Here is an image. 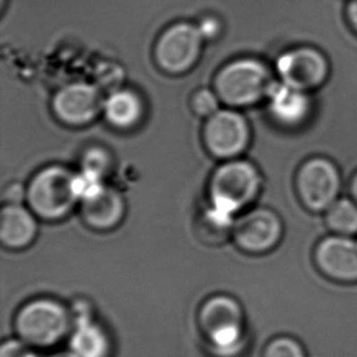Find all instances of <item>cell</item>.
I'll return each instance as SVG.
<instances>
[{"instance_id": "1", "label": "cell", "mask_w": 357, "mask_h": 357, "mask_svg": "<svg viewBox=\"0 0 357 357\" xmlns=\"http://www.w3.org/2000/svg\"><path fill=\"white\" fill-rule=\"evenodd\" d=\"M14 333L31 348L53 349L73 332L70 307L52 298H38L22 305L15 314Z\"/></svg>"}, {"instance_id": "2", "label": "cell", "mask_w": 357, "mask_h": 357, "mask_svg": "<svg viewBox=\"0 0 357 357\" xmlns=\"http://www.w3.org/2000/svg\"><path fill=\"white\" fill-rule=\"evenodd\" d=\"M198 328L208 348L222 356L233 355L244 345V310L231 295L210 296L199 309Z\"/></svg>"}, {"instance_id": "3", "label": "cell", "mask_w": 357, "mask_h": 357, "mask_svg": "<svg viewBox=\"0 0 357 357\" xmlns=\"http://www.w3.org/2000/svg\"><path fill=\"white\" fill-rule=\"evenodd\" d=\"M275 81L270 68L254 58L236 59L223 65L213 79V91L229 107H245L267 99Z\"/></svg>"}, {"instance_id": "4", "label": "cell", "mask_w": 357, "mask_h": 357, "mask_svg": "<svg viewBox=\"0 0 357 357\" xmlns=\"http://www.w3.org/2000/svg\"><path fill=\"white\" fill-rule=\"evenodd\" d=\"M260 188L261 176L255 165L245 160H227L210 179L211 206L236 216L255 200Z\"/></svg>"}, {"instance_id": "5", "label": "cell", "mask_w": 357, "mask_h": 357, "mask_svg": "<svg viewBox=\"0 0 357 357\" xmlns=\"http://www.w3.org/2000/svg\"><path fill=\"white\" fill-rule=\"evenodd\" d=\"M73 177L70 169L52 165L34 174L27 185L29 210L47 221L66 218L78 203L73 192Z\"/></svg>"}, {"instance_id": "6", "label": "cell", "mask_w": 357, "mask_h": 357, "mask_svg": "<svg viewBox=\"0 0 357 357\" xmlns=\"http://www.w3.org/2000/svg\"><path fill=\"white\" fill-rule=\"evenodd\" d=\"M205 39L197 24L178 21L160 33L154 45V60L158 68L174 76L188 73L202 56Z\"/></svg>"}, {"instance_id": "7", "label": "cell", "mask_w": 357, "mask_h": 357, "mask_svg": "<svg viewBox=\"0 0 357 357\" xmlns=\"http://www.w3.org/2000/svg\"><path fill=\"white\" fill-rule=\"evenodd\" d=\"M204 144L218 159H237L250 142V128L239 112L225 109L206 119L203 130Z\"/></svg>"}, {"instance_id": "8", "label": "cell", "mask_w": 357, "mask_h": 357, "mask_svg": "<svg viewBox=\"0 0 357 357\" xmlns=\"http://www.w3.org/2000/svg\"><path fill=\"white\" fill-rule=\"evenodd\" d=\"M280 82L304 92L319 87L328 76L327 59L317 49L296 47L285 50L275 61Z\"/></svg>"}, {"instance_id": "9", "label": "cell", "mask_w": 357, "mask_h": 357, "mask_svg": "<svg viewBox=\"0 0 357 357\" xmlns=\"http://www.w3.org/2000/svg\"><path fill=\"white\" fill-rule=\"evenodd\" d=\"M296 184L305 206L312 211H322L337 202L340 176L328 160L312 159L301 166Z\"/></svg>"}, {"instance_id": "10", "label": "cell", "mask_w": 357, "mask_h": 357, "mask_svg": "<svg viewBox=\"0 0 357 357\" xmlns=\"http://www.w3.org/2000/svg\"><path fill=\"white\" fill-rule=\"evenodd\" d=\"M100 89L86 82L70 83L55 93L52 102L55 116L63 123L79 127L91 123L102 112Z\"/></svg>"}, {"instance_id": "11", "label": "cell", "mask_w": 357, "mask_h": 357, "mask_svg": "<svg viewBox=\"0 0 357 357\" xmlns=\"http://www.w3.org/2000/svg\"><path fill=\"white\" fill-rule=\"evenodd\" d=\"M282 233L280 218L270 208H259L236 220L232 236L241 250L260 254L275 248Z\"/></svg>"}, {"instance_id": "12", "label": "cell", "mask_w": 357, "mask_h": 357, "mask_svg": "<svg viewBox=\"0 0 357 357\" xmlns=\"http://www.w3.org/2000/svg\"><path fill=\"white\" fill-rule=\"evenodd\" d=\"M316 262L324 275L344 282L357 280V241L350 238L331 237L319 243Z\"/></svg>"}, {"instance_id": "13", "label": "cell", "mask_w": 357, "mask_h": 357, "mask_svg": "<svg viewBox=\"0 0 357 357\" xmlns=\"http://www.w3.org/2000/svg\"><path fill=\"white\" fill-rule=\"evenodd\" d=\"M125 202L116 189L104 185L97 194L81 202V213L87 226L97 231L116 227L125 215Z\"/></svg>"}, {"instance_id": "14", "label": "cell", "mask_w": 357, "mask_h": 357, "mask_svg": "<svg viewBox=\"0 0 357 357\" xmlns=\"http://www.w3.org/2000/svg\"><path fill=\"white\" fill-rule=\"evenodd\" d=\"M38 232V223L32 210L22 204H6L0 218V241L1 244L20 250L32 244Z\"/></svg>"}, {"instance_id": "15", "label": "cell", "mask_w": 357, "mask_h": 357, "mask_svg": "<svg viewBox=\"0 0 357 357\" xmlns=\"http://www.w3.org/2000/svg\"><path fill=\"white\" fill-rule=\"evenodd\" d=\"M267 99L271 115L282 125H300L309 116L311 102L304 91L290 87L283 82H275Z\"/></svg>"}, {"instance_id": "16", "label": "cell", "mask_w": 357, "mask_h": 357, "mask_svg": "<svg viewBox=\"0 0 357 357\" xmlns=\"http://www.w3.org/2000/svg\"><path fill=\"white\" fill-rule=\"evenodd\" d=\"M68 350L76 357H112L114 342L107 329L94 319L73 324Z\"/></svg>"}, {"instance_id": "17", "label": "cell", "mask_w": 357, "mask_h": 357, "mask_svg": "<svg viewBox=\"0 0 357 357\" xmlns=\"http://www.w3.org/2000/svg\"><path fill=\"white\" fill-rule=\"evenodd\" d=\"M102 112L112 127L128 130L135 128L144 116V104L133 91L117 88L104 99Z\"/></svg>"}, {"instance_id": "18", "label": "cell", "mask_w": 357, "mask_h": 357, "mask_svg": "<svg viewBox=\"0 0 357 357\" xmlns=\"http://www.w3.org/2000/svg\"><path fill=\"white\" fill-rule=\"evenodd\" d=\"M234 216L223 213L218 208H211L204 211L202 218H199L198 234L200 239L210 244L218 245L226 241L233 234L234 228Z\"/></svg>"}, {"instance_id": "19", "label": "cell", "mask_w": 357, "mask_h": 357, "mask_svg": "<svg viewBox=\"0 0 357 357\" xmlns=\"http://www.w3.org/2000/svg\"><path fill=\"white\" fill-rule=\"evenodd\" d=\"M326 221L334 232L351 236L357 233V205L348 199H340L327 210Z\"/></svg>"}, {"instance_id": "20", "label": "cell", "mask_w": 357, "mask_h": 357, "mask_svg": "<svg viewBox=\"0 0 357 357\" xmlns=\"http://www.w3.org/2000/svg\"><path fill=\"white\" fill-rule=\"evenodd\" d=\"M261 357H306L303 345L288 335L271 339Z\"/></svg>"}, {"instance_id": "21", "label": "cell", "mask_w": 357, "mask_h": 357, "mask_svg": "<svg viewBox=\"0 0 357 357\" xmlns=\"http://www.w3.org/2000/svg\"><path fill=\"white\" fill-rule=\"evenodd\" d=\"M220 98L213 89L200 88L190 98V107L195 115L204 119L213 116L220 110Z\"/></svg>"}, {"instance_id": "22", "label": "cell", "mask_w": 357, "mask_h": 357, "mask_svg": "<svg viewBox=\"0 0 357 357\" xmlns=\"http://www.w3.org/2000/svg\"><path fill=\"white\" fill-rule=\"evenodd\" d=\"M112 160L105 149L100 148H91L88 149L82 158L83 171H87L89 174H96L100 178H104L107 171L110 169Z\"/></svg>"}, {"instance_id": "23", "label": "cell", "mask_w": 357, "mask_h": 357, "mask_svg": "<svg viewBox=\"0 0 357 357\" xmlns=\"http://www.w3.org/2000/svg\"><path fill=\"white\" fill-rule=\"evenodd\" d=\"M0 357H39L37 350L19 338L5 339L0 345Z\"/></svg>"}, {"instance_id": "24", "label": "cell", "mask_w": 357, "mask_h": 357, "mask_svg": "<svg viewBox=\"0 0 357 357\" xmlns=\"http://www.w3.org/2000/svg\"><path fill=\"white\" fill-rule=\"evenodd\" d=\"M199 31L203 36V38L206 40H215L218 39L221 33H222V22L221 20H218L216 16L213 15H206L199 20L198 24Z\"/></svg>"}, {"instance_id": "25", "label": "cell", "mask_w": 357, "mask_h": 357, "mask_svg": "<svg viewBox=\"0 0 357 357\" xmlns=\"http://www.w3.org/2000/svg\"><path fill=\"white\" fill-rule=\"evenodd\" d=\"M3 198L6 204L19 205L27 199V187L20 182H11L5 187Z\"/></svg>"}, {"instance_id": "26", "label": "cell", "mask_w": 357, "mask_h": 357, "mask_svg": "<svg viewBox=\"0 0 357 357\" xmlns=\"http://www.w3.org/2000/svg\"><path fill=\"white\" fill-rule=\"evenodd\" d=\"M347 19L350 27L357 33V0H349L347 4Z\"/></svg>"}, {"instance_id": "27", "label": "cell", "mask_w": 357, "mask_h": 357, "mask_svg": "<svg viewBox=\"0 0 357 357\" xmlns=\"http://www.w3.org/2000/svg\"><path fill=\"white\" fill-rule=\"evenodd\" d=\"M48 357H76L75 355H73L70 350L68 351H61V353H55L52 354L50 356Z\"/></svg>"}, {"instance_id": "28", "label": "cell", "mask_w": 357, "mask_h": 357, "mask_svg": "<svg viewBox=\"0 0 357 357\" xmlns=\"http://www.w3.org/2000/svg\"><path fill=\"white\" fill-rule=\"evenodd\" d=\"M351 192H353L354 198L356 199L357 202V174L354 178L353 184H351Z\"/></svg>"}, {"instance_id": "29", "label": "cell", "mask_w": 357, "mask_h": 357, "mask_svg": "<svg viewBox=\"0 0 357 357\" xmlns=\"http://www.w3.org/2000/svg\"><path fill=\"white\" fill-rule=\"evenodd\" d=\"M5 0H1V11H4Z\"/></svg>"}]
</instances>
